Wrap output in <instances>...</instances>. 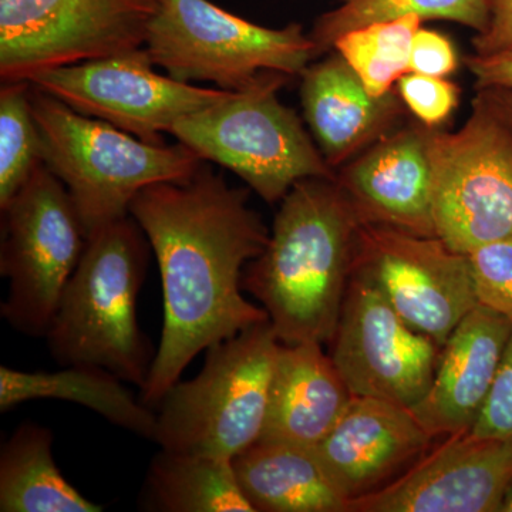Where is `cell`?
I'll return each mask as SVG.
<instances>
[{"mask_svg":"<svg viewBox=\"0 0 512 512\" xmlns=\"http://www.w3.org/2000/svg\"><path fill=\"white\" fill-rule=\"evenodd\" d=\"M473 106L431 140L436 235L461 254L512 237V124L483 93Z\"/></svg>","mask_w":512,"mask_h":512,"instance_id":"9","label":"cell"},{"mask_svg":"<svg viewBox=\"0 0 512 512\" xmlns=\"http://www.w3.org/2000/svg\"><path fill=\"white\" fill-rule=\"evenodd\" d=\"M474 55L493 56L512 50V0H488V22L473 39Z\"/></svg>","mask_w":512,"mask_h":512,"instance_id":"31","label":"cell"},{"mask_svg":"<svg viewBox=\"0 0 512 512\" xmlns=\"http://www.w3.org/2000/svg\"><path fill=\"white\" fill-rule=\"evenodd\" d=\"M511 332V320L483 305H477L451 332L440 350L429 392L410 409L431 437L473 429Z\"/></svg>","mask_w":512,"mask_h":512,"instance_id":"17","label":"cell"},{"mask_svg":"<svg viewBox=\"0 0 512 512\" xmlns=\"http://www.w3.org/2000/svg\"><path fill=\"white\" fill-rule=\"evenodd\" d=\"M288 79L261 72L227 99L183 117L170 134L202 161L237 174L268 204L308 178H335L298 114L279 100Z\"/></svg>","mask_w":512,"mask_h":512,"instance_id":"6","label":"cell"},{"mask_svg":"<svg viewBox=\"0 0 512 512\" xmlns=\"http://www.w3.org/2000/svg\"><path fill=\"white\" fill-rule=\"evenodd\" d=\"M503 512H512V488L507 495V500H505Z\"/></svg>","mask_w":512,"mask_h":512,"instance_id":"34","label":"cell"},{"mask_svg":"<svg viewBox=\"0 0 512 512\" xmlns=\"http://www.w3.org/2000/svg\"><path fill=\"white\" fill-rule=\"evenodd\" d=\"M511 488L512 436L461 431L392 483L350 500L348 512H503Z\"/></svg>","mask_w":512,"mask_h":512,"instance_id":"14","label":"cell"},{"mask_svg":"<svg viewBox=\"0 0 512 512\" xmlns=\"http://www.w3.org/2000/svg\"><path fill=\"white\" fill-rule=\"evenodd\" d=\"M416 15L383 20L349 30L333 49L376 97L393 92V84L409 73L413 37L421 28Z\"/></svg>","mask_w":512,"mask_h":512,"instance_id":"25","label":"cell"},{"mask_svg":"<svg viewBox=\"0 0 512 512\" xmlns=\"http://www.w3.org/2000/svg\"><path fill=\"white\" fill-rule=\"evenodd\" d=\"M0 274L9 291L0 315L10 328L45 338L87 235L69 191L45 164L2 208Z\"/></svg>","mask_w":512,"mask_h":512,"instance_id":"8","label":"cell"},{"mask_svg":"<svg viewBox=\"0 0 512 512\" xmlns=\"http://www.w3.org/2000/svg\"><path fill=\"white\" fill-rule=\"evenodd\" d=\"M491 103L501 111V114L512 124V90L488 89L480 90Z\"/></svg>","mask_w":512,"mask_h":512,"instance_id":"33","label":"cell"},{"mask_svg":"<svg viewBox=\"0 0 512 512\" xmlns=\"http://www.w3.org/2000/svg\"><path fill=\"white\" fill-rule=\"evenodd\" d=\"M434 130L412 127L383 136L336 175L362 222L437 237L431 158Z\"/></svg>","mask_w":512,"mask_h":512,"instance_id":"16","label":"cell"},{"mask_svg":"<svg viewBox=\"0 0 512 512\" xmlns=\"http://www.w3.org/2000/svg\"><path fill=\"white\" fill-rule=\"evenodd\" d=\"M322 346L282 343L259 440L313 448L338 423L353 394Z\"/></svg>","mask_w":512,"mask_h":512,"instance_id":"19","label":"cell"},{"mask_svg":"<svg viewBox=\"0 0 512 512\" xmlns=\"http://www.w3.org/2000/svg\"><path fill=\"white\" fill-rule=\"evenodd\" d=\"M232 466L255 512H348V497L311 447L259 440Z\"/></svg>","mask_w":512,"mask_h":512,"instance_id":"20","label":"cell"},{"mask_svg":"<svg viewBox=\"0 0 512 512\" xmlns=\"http://www.w3.org/2000/svg\"><path fill=\"white\" fill-rule=\"evenodd\" d=\"M458 57L453 43L436 30H417L410 52L409 73L447 77L456 72Z\"/></svg>","mask_w":512,"mask_h":512,"instance_id":"30","label":"cell"},{"mask_svg":"<svg viewBox=\"0 0 512 512\" xmlns=\"http://www.w3.org/2000/svg\"><path fill=\"white\" fill-rule=\"evenodd\" d=\"M362 220L335 178L293 185L268 244L245 268L242 288L268 313L284 345L332 342Z\"/></svg>","mask_w":512,"mask_h":512,"instance_id":"2","label":"cell"},{"mask_svg":"<svg viewBox=\"0 0 512 512\" xmlns=\"http://www.w3.org/2000/svg\"><path fill=\"white\" fill-rule=\"evenodd\" d=\"M352 275L375 286L407 325L440 348L478 305L468 255L439 237L362 222Z\"/></svg>","mask_w":512,"mask_h":512,"instance_id":"12","label":"cell"},{"mask_svg":"<svg viewBox=\"0 0 512 512\" xmlns=\"http://www.w3.org/2000/svg\"><path fill=\"white\" fill-rule=\"evenodd\" d=\"M151 60L183 83H214L237 92L261 72L295 76L315 59L298 23L265 28L210 0H158L146 39Z\"/></svg>","mask_w":512,"mask_h":512,"instance_id":"7","label":"cell"},{"mask_svg":"<svg viewBox=\"0 0 512 512\" xmlns=\"http://www.w3.org/2000/svg\"><path fill=\"white\" fill-rule=\"evenodd\" d=\"M406 15L448 20L480 33L488 22V0H345L339 8L323 13L309 33L315 56L333 49L336 40L349 30Z\"/></svg>","mask_w":512,"mask_h":512,"instance_id":"24","label":"cell"},{"mask_svg":"<svg viewBox=\"0 0 512 512\" xmlns=\"http://www.w3.org/2000/svg\"><path fill=\"white\" fill-rule=\"evenodd\" d=\"M42 144L30 103L29 82L2 83L0 90V210L42 164Z\"/></svg>","mask_w":512,"mask_h":512,"instance_id":"26","label":"cell"},{"mask_svg":"<svg viewBox=\"0 0 512 512\" xmlns=\"http://www.w3.org/2000/svg\"><path fill=\"white\" fill-rule=\"evenodd\" d=\"M281 340L269 320L207 349L194 379L157 404L161 450L234 460L261 439Z\"/></svg>","mask_w":512,"mask_h":512,"instance_id":"5","label":"cell"},{"mask_svg":"<svg viewBox=\"0 0 512 512\" xmlns=\"http://www.w3.org/2000/svg\"><path fill=\"white\" fill-rule=\"evenodd\" d=\"M433 440L409 407L353 396L338 423L313 450L350 501L392 483L429 450Z\"/></svg>","mask_w":512,"mask_h":512,"instance_id":"15","label":"cell"},{"mask_svg":"<svg viewBox=\"0 0 512 512\" xmlns=\"http://www.w3.org/2000/svg\"><path fill=\"white\" fill-rule=\"evenodd\" d=\"M43 164L62 181L87 237L130 214L144 188L192 177L204 161L181 143H148L84 116L30 83Z\"/></svg>","mask_w":512,"mask_h":512,"instance_id":"4","label":"cell"},{"mask_svg":"<svg viewBox=\"0 0 512 512\" xmlns=\"http://www.w3.org/2000/svg\"><path fill=\"white\" fill-rule=\"evenodd\" d=\"M478 305L512 322V237L468 252Z\"/></svg>","mask_w":512,"mask_h":512,"instance_id":"27","label":"cell"},{"mask_svg":"<svg viewBox=\"0 0 512 512\" xmlns=\"http://www.w3.org/2000/svg\"><path fill=\"white\" fill-rule=\"evenodd\" d=\"M123 380L99 366H62L56 372H25L0 367V410L36 399L77 403L104 417L114 426L153 440L156 410L124 386Z\"/></svg>","mask_w":512,"mask_h":512,"instance_id":"21","label":"cell"},{"mask_svg":"<svg viewBox=\"0 0 512 512\" xmlns=\"http://www.w3.org/2000/svg\"><path fill=\"white\" fill-rule=\"evenodd\" d=\"M146 47L55 67L28 80L84 116L106 121L148 143L195 113L227 99L229 90L178 82L156 72Z\"/></svg>","mask_w":512,"mask_h":512,"instance_id":"11","label":"cell"},{"mask_svg":"<svg viewBox=\"0 0 512 512\" xmlns=\"http://www.w3.org/2000/svg\"><path fill=\"white\" fill-rule=\"evenodd\" d=\"M140 508L154 512H255L232 460L160 450L151 460Z\"/></svg>","mask_w":512,"mask_h":512,"instance_id":"23","label":"cell"},{"mask_svg":"<svg viewBox=\"0 0 512 512\" xmlns=\"http://www.w3.org/2000/svg\"><path fill=\"white\" fill-rule=\"evenodd\" d=\"M400 96L376 97L339 53L302 73L303 116L330 167L376 143L402 113Z\"/></svg>","mask_w":512,"mask_h":512,"instance_id":"18","label":"cell"},{"mask_svg":"<svg viewBox=\"0 0 512 512\" xmlns=\"http://www.w3.org/2000/svg\"><path fill=\"white\" fill-rule=\"evenodd\" d=\"M248 198V188L232 187L204 161L188 180L150 185L131 202L163 288V332L140 392L151 409L198 353L269 320L242 293L245 268L271 235Z\"/></svg>","mask_w":512,"mask_h":512,"instance_id":"1","label":"cell"},{"mask_svg":"<svg viewBox=\"0 0 512 512\" xmlns=\"http://www.w3.org/2000/svg\"><path fill=\"white\" fill-rule=\"evenodd\" d=\"M467 66L478 90H512V50L493 56H470Z\"/></svg>","mask_w":512,"mask_h":512,"instance_id":"32","label":"cell"},{"mask_svg":"<svg viewBox=\"0 0 512 512\" xmlns=\"http://www.w3.org/2000/svg\"><path fill=\"white\" fill-rule=\"evenodd\" d=\"M64 478L53 457V433L35 423L13 431L0 451V511L100 512Z\"/></svg>","mask_w":512,"mask_h":512,"instance_id":"22","label":"cell"},{"mask_svg":"<svg viewBox=\"0 0 512 512\" xmlns=\"http://www.w3.org/2000/svg\"><path fill=\"white\" fill-rule=\"evenodd\" d=\"M151 251L130 214L87 237L46 336L56 363L103 367L144 389L157 350L138 325L137 298Z\"/></svg>","mask_w":512,"mask_h":512,"instance_id":"3","label":"cell"},{"mask_svg":"<svg viewBox=\"0 0 512 512\" xmlns=\"http://www.w3.org/2000/svg\"><path fill=\"white\" fill-rule=\"evenodd\" d=\"M397 92L423 126H441L457 109L460 89L446 77L406 73L397 82Z\"/></svg>","mask_w":512,"mask_h":512,"instance_id":"28","label":"cell"},{"mask_svg":"<svg viewBox=\"0 0 512 512\" xmlns=\"http://www.w3.org/2000/svg\"><path fill=\"white\" fill-rule=\"evenodd\" d=\"M158 0H0L2 83L146 45Z\"/></svg>","mask_w":512,"mask_h":512,"instance_id":"10","label":"cell"},{"mask_svg":"<svg viewBox=\"0 0 512 512\" xmlns=\"http://www.w3.org/2000/svg\"><path fill=\"white\" fill-rule=\"evenodd\" d=\"M471 431L478 436H512V332L487 402Z\"/></svg>","mask_w":512,"mask_h":512,"instance_id":"29","label":"cell"},{"mask_svg":"<svg viewBox=\"0 0 512 512\" xmlns=\"http://www.w3.org/2000/svg\"><path fill=\"white\" fill-rule=\"evenodd\" d=\"M330 357L353 396L412 409L429 392L440 346L407 325L386 298L352 275Z\"/></svg>","mask_w":512,"mask_h":512,"instance_id":"13","label":"cell"}]
</instances>
